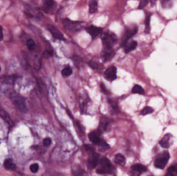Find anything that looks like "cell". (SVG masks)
Instances as JSON below:
<instances>
[{
  "label": "cell",
  "mask_w": 177,
  "mask_h": 176,
  "mask_svg": "<svg viewBox=\"0 0 177 176\" xmlns=\"http://www.w3.org/2000/svg\"><path fill=\"white\" fill-rule=\"evenodd\" d=\"M9 99L16 107L23 113H27L28 111L26 104V99L24 97L16 92H12L9 95Z\"/></svg>",
  "instance_id": "obj_1"
},
{
  "label": "cell",
  "mask_w": 177,
  "mask_h": 176,
  "mask_svg": "<svg viewBox=\"0 0 177 176\" xmlns=\"http://www.w3.org/2000/svg\"><path fill=\"white\" fill-rule=\"evenodd\" d=\"M100 166L96 170V173L99 174H105L111 173L113 170V166L110 161L105 157L100 160Z\"/></svg>",
  "instance_id": "obj_2"
},
{
  "label": "cell",
  "mask_w": 177,
  "mask_h": 176,
  "mask_svg": "<svg viewBox=\"0 0 177 176\" xmlns=\"http://www.w3.org/2000/svg\"><path fill=\"white\" fill-rule=\"evenodd\" d=\"M101 40L105 48H113L117 41V38L113 33L107 32L103 34Z\"/></svg>",
  "instance_id": "obj_3"
},
{
  "label": "cell",
  "mask_w": 177,
  "mask_h": 176,
  "mask_svg": "<svg viewBox=\"0 0 177 176\" xmlns=\"http://www.w3.org/2000/svg\"><path fill=\"white\" fill-rule=\"evenodd\" d=\"M170 156L168 152L164 151L155 159L154 166L159 169H164L168 162Z\"/></svg>",
  "instance_id": "obj_4"
},
{
  "label": "cell",
  "mask_w": 177,
  "mask_h": 176,
  "mask_svg": "<svg viewBox=\"0 0 177 176\" xmlns=\"http://www.w3.org/2000/svg\"><path fill=\"white\" fill-rule=\"evenodd\" d=\"M100 155L96 153L91 154L88 159L87 166L88 169L92 170L94 169L100 163Z\"/></svg>",
  "instance_id": "obj_5"
},
{
  "label": "cell",
  "mask_w": 177,
  "mask_h": 176,
  "mask_svg": "<svg viewBox=\"0 0 177 176\" xmlns=\"http://www.w3.org/2000/svg\"><path fill=\"white\" fill-rule=\"evenodd\" d=\"M116 68L115 66L110 67L104 73V77L109 81H113L117 78Z\"/></svg>",
  "instance_id": "obj_6"
},
{
  "label": "cell",
  "mask_w": 177,
  "mask_h": 176,
  "mask_svg": "<svg viewBox=\"0 0 177 176\" xmlns=\"http://www.w3.org/2000/svg\"><path fill=\"white\" fill-rule=\"evenodd\" d=\"M42 8L46 13H53L56 10L57 4L52 0H46L44 1Z\"/></svg>",
  "instance_id": "obj_7"
},
{
  "label": "cell",
  "mask_w": 177,
  "mask_h": 176,
  "mask_svg": "<svg viewBox=\"0 0 177 176\" xmlns=\"http://www.w3.org/2000/svg\"><path fill=\"white\" fill-rule=\"evenodd\" d=\"M47 27L48 31L51 33L52 36L57 39H59L60 40H65L64 36L61 31H59V30L51 24H48Z\"/></svg>",
  "instance_id": "obj_8"
},
{
  "label": "cell",
  "mask_w": 177,
  "mask_h": 176,
  "mask_svg": "<svg viewBox=\"0 0 177 176\" xmlns=\"http://www.w3.org/2000/svg\"><path fill=\"white\" fill-rule=\"evenodd\" d=\"M115 52L112 48H105L101 53V58L104 62L111 60L114 57Z\"/></svg>",
  "instance_id": "obj_9"
},
{
  "label": "cell",
  "mask_w": 177,
  "mask_h": 176,
  "mask_svg": "<svg viewBox=\"0 0 177 176\" xmlns=\"http://www.w3.org/2000/svg\"><path fill=\"white\" fill-rule=\"evenodd\" d=\"M20 76L16 75L4 76L0 78V81L2 83L6 84L14 85Z\"/></svg>",
  "instance_id": "obj_10"
},
{
  "label": "cell",
  "mask_w": 177,
  "mask_h": 176,
  "mask_svg": "<svg viewBox=\"0 0 177 176\" xmlns=\"http://www.w3.org/2000/svg\"><path fill=\"white\" fill-rule=\"evenodd\" d=\"M173 136L171 134H166L164 136L162 140L160 142V145L163 148H168L173 144Z\"/></svg>",
  "instance_id": "obj_11"
},
{
  "label": "cell",
  "mask_w": 177,
  "mask_h": 176,
  "mask_svg": "<svg viewBox=\"0 0 177 176\" xmlns=\"http://www.w3.org/2000/svg\"><path fill=\"white\" fill-rule=\"evenodd\" d=\"M81 22H75L73 21L69 20V19H65L63 21V26L68 30L70 31H76L78 27L80 26Z\"/></svg>",
  "instance_id": "obj_12"
},
{
  "label": "cell",
  "mask_w": 177,
  "mask_h": 176,
  "mask_svg": "<svg viewBox=\"0 0 177 176\" xmlns=\"http://www.w3.org/2000/svg\"><path fill=\"white\" fill-rule=\"evenodd\" d=\"M86 30L92 38H95L102 32L103 29L101 27L91 26L87 27Z\"/></svg>",
  "instance_id": "obj_13"
},
{
  "label": "cell",
  "mask_w": 177,
  "mask_h": 176,
  "mask_svg": "<svg viewBox=\"0 0 177 176\" xmlns=\"http://www.w3.org/2000/svg\"><path fill=\"white\" fill-rule=\"evenodd\" d=\"M138 31L137 27H135L132 29H127L123 36V44L127 42V41L136 34Z\"/></svg>",
  "instance_id": "obj_14"
},
{
  "label": "cell",
  "mask_w": 177,
  "mask_h": 176,
  "mask_svg": "<svg viewBox=\"0 0 177 176\" xmlns=\"http://www.w3.org/2000/svg\"><path fill=\"white\" fill-rule=\"evenodd\" d=\"M110 121L107 118H102L100 121V125L98 131L101 133L105 132L108 129V127L109 125Z\"/></svg>",
  "instance_id": "obj_15"
},
{
  "label": "cell",
  "mask_w": 177,
  "mask_h": 176,
  "mask_svg": "<svg viewBox=\"0 0 177 176\" xmlns=\"http://www.w3.org/2000/svg\"><path fill=\"white\" fill-rule=\"evenodd\" d=\"M0 116L10 127L14 126V122L12 121V119L10 118L9 114L3 109H0Z\"/></svg>",
  "instance_id": "obj_16"
},
{
  "label": "cell",
  "mask_w": 177,
  "mask_h": 176,
  "mask_svg": "<svg viewBox=\"0 0 177 176\" xmlns=\"http://www.w3.org/2000/svg\"><path fill=\"white\" fill-rule=\"evenodd\" d=\"M124 47V51L126 53H128L131 51L135 50L137 47L138 43L136 41H132L131 42H127L123 44Z\"/></svg>",
  "instance_id": "obj_17"
},
{
  "label": "cell",
  "mask_w": 177,
  "mask_h": 176,
  "mask_svg": "<svg viewBox=\"0 0 177 176\" xmlns=\"http://www.w3.org/2000/svg\"><path fill=\"white\" fill-rule=\"evenodd\" d=\"M89 138L91 142L93 143V144L97 145L100 144L101 141L100 137L98 136V134H97V133L95 132L90 133L89 134Z\"/></svg>",
  "instance_id": "obj_18"
},
{
  "label": "cell",
  "mask_w": 177,
  "mask_h": 176,
  "mask_svg": "<svg viewBox=\"0 0 177 176\" xmlns=\"http://www.w3.org/2000/svg\"><path fill=\"white\" fill-rule=\"evenodd\" d=\"M115 161L117 164L121 165V166H124L126 164L125 157H124V156L120 153H118L116 155Z\"/></svg>",
  "instance_id": "obj_19"
},
{
  "label": "cell",
  "mask_w": 177,
  "mask_h": 176,
  "mask_svg": "<svg viewBox=\"0 0 177 176\" xmlns=\"http://www.w3.org/2000/svg\"><path fill=\"white\" fill-rule=\"evenodd\" d=\"M132 171H137L140 173H144L147 171V167L140 164L134 165L133 166H132Z\"/></svg>",
  "instance_id": "obj_20"
},
{
  "label": "cell",
  "mask_w": 177,
  "mask_h": 176,
  "mask_svg": "<svg viewBox=\"0 0 177 176\" xmlns=\"http://www.w3.org/2000/svg\"><path fill=\"white\" fill-rule=\"evenodd\" d=\"M177 164L170 166L167 170V172L165 176H177Z\"/></svg>",
  "instance_id": "obj_21"
},
{
  "label": "cell",
  "mask_w": 177,
  "mask_h": 176,
  "mask_svg": "<svg viewBox=\"0 0 177 176\" xmlns=\"http://www.w3.org/2000/svg\"><path fill=\"white\" fill-rule=\"evenodd\" d=\"M73 174L74 176H84L85 171L81 168V167L76 166L73 167Z\"/></svg>",
  "instance_id": "obj_22"
},
{
  "label": "cell",
  "mask_w": 177,
  "mask_h": 176,
  "mask_svg": "<svg viewBox=\"0 0 177 176\" xmlns=\"http://www.w3.org/2000/svg\"><path fill=\"white\" fill-rule=\"evenodd\" d=\"M98 2L95 1H92L89 3V12L90 14H94L98 11Z\"/></svg>",
  "instance_id": "obj_23"
},
{
  "label": "cell",
  "mask_w": 177,
  "mask_h": 176,
  "mask_svg": "<svg viewBox=\"0 0 177 176\" xmlns=\"http://www.w3.org/2000/svg\"><path fill=\"white\" fill-rule=\"evenodd\" d=\"M98 146V150L101 152L106 151L110 148V146L106 142L104 141H101Z\"/></svg>",
  "instance_id": "obj_24"
},
{
  "label": "cell",
  "mask_w": 177,
  "mask_h": 176,
  "mask_svg": "<svg viewBox=\"0 0 177 176\" xmlns=\"http://www.w3.org/2000/svg\"><path fill=\"white\" fill-rule=\"evenodd\" d=\"M132 92L134 93H138L140 95H143L145 93V90L141 86L139 85H135L132 89Z\"/></svg>",
  "instance_id": "obj_25"
},
{
  "label": "cell",
  "mask_w": 177,
  "mask_h": 176,
  "mask_svg": "<svg viewBox=\"0 0 177 176\" xmlns=\"http://www.w3.org/2000/svg\"><path fill=\"white\" fill-rule=\"evenodd\" d=\"M14 163L11 159H7L5 160L4 163V166L7 170H12L14 168Z\"/></svg>",
  "instance_id": "obj_26"
},
{
  "label": "cell",
  "mask_w": 177,
  "mask_h": 176,
  "mask_svg": "<svg viewBox=\"0 0 177 176\" xmlns=\"http://www.w3.org/2000/svg\"><path fill=\"white\" fill-rule=\"evenodd\" d=\"M73 73V70L69 66H67L64 68L62 71V74L64 76H68L72 75Z\"/></svg>",
  "instance_id": "obj_27"
},
{
  "label": "cell",
  "mask_w": 177,
  "mask_h": 176,
  "mask_svg": "<svg viewBox=\"0 0 177 176\" xmlns=\"http://www.w3.org/2000/svg\"><path fill=\"white\" fill-rule=\"evenodd\" d=\"M150 17H151V14L147 16L146 18L145 22V32L146 34H149L150 33Z\"/></svg>",
  "instance_id": "obj_28"
},
{
  "label": "cell",
  "mask_w": 177,
  "mask_h": 176,
  "mask_svg": "<svg viewBox=\"0 0 177 176\" xmlns=\"http://www.w3.org/2000/svg\"><path fill=\"white\" fill-rule=\"evenodd\" d=\"M27 45L28 49L30 51H33L35 49V43L32 39H29V40H28L27 42Z\"/></svg>",
  "instance_id": "obj_29"
},
{
  "label": "cell",
  "mask_w": 177,
  "mask_h": 176,
  "mask_svg": "<svg viewBox=\"0 0 177 176\" xmlns=\"http://www.w3.org/2000/svg\"><path fill=\"white\" fill-rule=\"evenodd\" d=\"M153 109L150 107H146L142 110V111L140 112V114L143 116L145 115H148L149 114L152 113V112H153Z\"/></svg>",
  "instance_id": "obj_30"
},
{
  "label": "cell",
  "mask_w": 177,
  "mask_h": 176,
  "mask_svg": "<svg viewBox=\"0 0 177 176\" xmlns=\"http://www.w3.org/2000/svg\"><path fill=\"white\" fill-rule=\"evenodd\" d=\"M84 148L86 150L87 153L89 154H92L94 153V148L92 146L90 145V144H87L84 145Z\"/></svg>",
  "instance_id": "obj_31"
},
{
  "label": "cell",
  "mask_w": 177,
  "mask_h": 176,
  "mask_svg": "<svg viewBox=\"0 0 177 176\" xmlns=\"http://www.w3.org/2000/svg\"><path fill=\"white\" fill-rule=\"evenodd\" d=\"M89 65L91 68H93V69L99 70L101 69V65L98 63H95V62H90L89 63Z\"/></svg>",
  "instance_id": "obj_32"
},
{
  "label": "cell",
  "mask_w": 177,
  "mask_h": 176,
  "mask_svg": "<svg viewBox=\"0 0 177 176\" xmlns=\"http://www.w3.org/2000/svg\"><path fill=\"white\" fill-rule=\"evenodd\" d=\"M52 55H53V51L52 50H47L45 51L42 54V56L45 58H48L51 56H52Z\"/></svg>",
  "instance_id": "obj_33"
},
{
  "label": "cell",
  "mask_w": 177,
  "mask_h": 176,
  "mask_svg": "<svg viewBox=\"0 0 177 176\" xmlns=\"http://www.w3.org/2000/svg\"><path fill=\"white\" fill-rule=\"evenodd\" d=\"M31 171H32L33 173H37V171H39V165L35 163V164H33L31 165L30 167Z\"/></svg>",
  "instance_id": "obj_34"
},
{
  "label": "cell",
  "mask_w": 177,
  "mask_h": 176,
  "mask_svg": "<svg viewBox=\"0 0 177 176\" xmlns=\"http://www.w3.org/2000/svg\"><path fill=\"white\" fill-rule=\"evenodd\" d=\"M148 1H147V0H142V1H141L140 3H139V5L138 9H144V8L148 5Z\"/></svg>",
  "instance_id": "obj_35"
},
{
  "label": "cell",
  "mask_w": 177,
  "mask_h": 176,
  "mask_svg": "<svg viewBox=\"0 0 177 176\" xmlns=\"http://www.w3.org/2000/svg\"><path fill=\"white\" fill-rule=\"evenodd\" d=\"M109 103L111 105L112 108H113L114 110H117V109L118 108V107L116 103L113 100H109Z\"/></svg>",
  "instance_id": "obj_36"
},
{
  "label": "cell",
  "mask_w": 177,
  "mask_h": 176,
  "mask_svg": "<svg viewBox=\"0 0 177 176\" xmlns=\"http://www.w3.org/2000/svg\"><path fill=\"white\" fill-rule=\"evenodd\" d=\"M51 144V139L50 138H46L43 140V144L45 146H49Z\"/></svg>",
  "instance_id": "obj_37"
},
{
  "label": "cell",
  "mask_w": 177,
  "mask_h": 176,
  "mask_svg": "<svg viewBox=\"0 0 177 176\" xmlns=\"http://www.w3.org/2000/svg\"><path fill=\"white\" fill-rule=\"evenodd\" d=\"M101 92H103L104 94H107H107L109 93V91L107 90L106 87L103 83H101Z\"/></svg>",
  "instance_id": "obj_38"
},
{
  "label": "cell",
  "mask_w": 177,
  "mask_h": 176,
  "mask_svg": "<svg viewBox=\"0 0 177 176\" xmlns=\"http://www.w3.org/2000/svg\"><path fill=\"white\" fill-rule=\"evenodd\" d=\"M3 39V28L0 26V41H2Z\"/></svg>",
  "instance_id": "obj_39"
},
{
  "label": "cell",
  "mask_w": 177,
  "mask_h": 176,
  "mask_svg": "<svg viewBox=\"0 0 177 176\" xmlns=\"http://www.w3.org/2000/svg\"><path fill=\"white\" fill-rule=\"evenodd\" d=\"M141 174V173H138L137 171H132V176H139V175Z\"/></svg>",
  "instance_id": "obj_40"
},
{
  "label": "cell",
  "mask_w": 177,
  "mask_h": 176,
  "mask_svg": "<svg viewBox=\"0 0 177 176\" xmlns=\"http://www.w3.org/2000/svg\"><path fill=\"white\" fill-rule=\"evenodd\" d=\"M62 176V175H61V174H55V175H54V176Z\"/></svg>",
  "instance_id": "obj_41"
},
{
  "label": "cell",
  "mask_w": 177,
  "mask_h": 176,
  "mask_svg": "<svg viewBox=\"0 0 177 176\" xmlns=\"http://www.w3.org/2000/svg\"><path fill=\"white\" fill-rule=\"evenodd\" d=\"M1 70V66H0V71Z\"/></svg>",
  "instance_id": "obj_42"
}]
</instances>
